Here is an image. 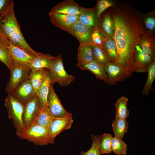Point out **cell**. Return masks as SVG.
<instances>
[{
    "label": "cell",
    "instance_id": "9a60e30c",
    "mask_svg": "<svg viewBox=\"0 0 155 155\" xmlns=\"http://www.w3.org/2000/svg\"><path fill=\"white\" fill-rule=\"evenodd\" d=\"M82 7L73 0H65L55 6L50 12L68 15H79Z\"/></svg>",
    "mask_w": 155,
    "mask_h": 155
},
{
    "label": "cell",
    "instance_id": "d590c367",
    "mask_svg": "<svg viewBox=\"0 0 155 155\" xmlns=\"http://www.w3.org/2000/svg\"><path fill=\"white\" fill-rule=\"evenodd\" d=\"M96 7V13L98 18L100 19L101 13L106 9L113 5V1L108 0H100L98 1Z\"/></svg>",
    "mask_w": 155,
    "mask_h": 155
},
{
    "label": "cell",
    "instance_id": "7402d4cb",
    "mask_svg": "<svg viewBox=\"0 0 155 155\" xmlns=\"http://www.w3.org/2000/svg\"><path fill=\"white\" fill-rule=\"evenodd\" d=\"M51 84L49 71L44 82L36 92L39 100L40 109L47 104L48 97Z\"/></svg>",
    "mask_w": 155,
    "mask_h": 155
},
{
    "label": "cell",
    "instance_id": "8992f818",
    "mask_svg": "<svg viewBox=\"0 0 155 155\" xmlns=\"http://www.w3.org/2000/svg\"><path fill=\"white\" fill-rule=\"evenodd\" d=\"M7 47L14 66L29 69L30 64L35 56L27 53L9 41Z\"/></svg>",
    "mask_w": 155,
    "mask_h": 155
},
{
    "label": "cell",
    "instance_id": "484cf974",
    "mask_svg": "<svg viewBox=\"0 0 155 155\" xmlns=\"http://www.w3.org/2000/svg\"><path fill=\"white\" fill-rule=\"evenodd\" d=\"M127 98L122 96L117 100L115 104L116 112L115 119H126L129 115V112L127 107Z\"/></svg>",
    "mask_w": 155,
    "mask_h": 155
},
{
    "label": "cell",
    "instance_id": "e575fe53",
    "mask_svg": "<svg viewBox=\"0 0 155 155\" xmlns=\"http://www.w3.org/2000/svg\"><path fill=\"white\" fill-rule=\"evenodd\" d=\"M106 37L99 28L95 29L92 35V44L102 48V44Z\"/></svg>",
    "mask_w": 155,
    "mask_h": 155
},
{
    "label": "cell",
    "instance_id": "6da1fadb",
    "mask_svg": "<svg viewBox=\"0 0 155 155\" xmlns=\"http://www.w3.org/2000/svg\"><path fill=\"white\" fill-rule=\"evenodd\" d=\"M112 18L116 47V63L131 76L135 71L134 56L136 46L147 33L138 16L126 8L113 10Z\"/></svg>",
    "mask_w": 155,
    "mask_h": 155
},
{
    "label": "cell",
    "instance_id": "d6986e66",
    "mask_svg": "<svg viewBox=\"0 0 155 155\" xmlns=\"http://www.w3.org/2000/svg\"><path fill=\"white\" fill-rule=\"evenodd\" d=\"M78 67L82 70L90 71L98 79L105 82L107 84L108 83V76L104 67L96 62L93 61Z\"/></svg>",
    "mask_w": 155,
    "mask_h": 155
},
{
    "label": "cell",
    "instance_id": "f546056e",
    "mask_svg": "<svg viewBox=\"0 0 155 155\" xmlns=\"http://www.w3.org/2000/svg\"><path fill=\"white\" fill-rule=\"evenodd\" d=\"M102 48L106 52L112 62L116 63V47L114 39L107 36L102 44Z\"/></svg>",
    "mask_w": 155,
    "mask_h": 155
},
{
    "label": "cell",
    "instance_id": "cb8c5ba5",
    "mask_svg": "<svg viewBox=\"0 0 155 155\" xmlns=\"http://www.w3.org/2000/svg\"><path fill=\"white\" fill-rule=\"evenodd\" d=\"M142 50L155 60V40L147 34L142 38L139 45Z\"/></svg>",
    "mask_w": 155,
    "mask_h": 155
},
{
    "label": "cell",
    "instance_id": "d4e9b609",
    "mask_svg": "<svg viewBox=\"0 0 155 155\" xmlns=\"http://www.w3.org/2000/svg\"><path fill=\"white\" fill-rule=\"evenodd\" d=\"M93 61L98 63L104 68L108 63L112 62L101 47L94 44H91Z\"/></svg>",
    "mask_w": 155,
    "mask_h": 155
},
{
    "label": "cell",
    "instance_id": "277c9868",
    "mask_svg": "<svg viewBox=\"0 0 155 155\" xmlns=\"http://www.w3.org/2000/svg\"><path fill=\"white\" fill-rule=\"evenodd\" d=\"M18 137L37 146L47 145L54 143L50 138L48 127L34 124L26 129Z\"/></svg>",
    "mask_w": 155,
    "mask_h": 155
},
{
    "label": "cell",
    "instance_id": "83f0119b",
    "mask_svg": "<svg viewBox=\"0 0 155 155\" xmlns=\"http://www.w3.org/2000/svg\"><path fill=\"white\" fill-rule=\"evenodd\" d=\"M98 28L106 36L114 39V27L112 17L108 13L104 18Z\"/></svg>",
    "mask_w": 155,
    "mask_h": 155
},
{
    "label": "cell",
    "instance_id": "603a6c76",
    "mask_svg": "<svg viewBox=\"0 0 155 155\" xmlns=\"http://www.w3.org/2000/svg\"><path fill=\"white\" fill-rule=\"evenodd\" d=\"M53 118L49 111L47 104L40 109L32 124L48 128Z\"/></svg>",
    "mask_w": 155,
    "mask_h": 155
},
{
    "label": "cell",
    "instance_id": "e0dca14e",
    "mask_svg": "<svg viewBox=\"0 0 155 155\" xmlns=\"http://www.w3.org/2000/svg\"><path fill=\"white\" fill-rule=\"evenodd\" d=\"M154 60L150 55L142 50L139 45L136 46L134 56L135 72H146L147 67Z\"/></svg>",
    "mask_w": 155,
    "mask_h": 155
},
{
    "label": "cell",
    "instance_id": "836d02e7",
    "mask_svg": "<svg viewBox=\"0 0 155 155\" xmlns=\"http://www.w3.org/2000/svg\"><path fill=\"white\" fill-rule=\"evenodd\" d=\"M101 135H91L92 143L90 148L86 152L82 151L80 155H100L99 144Z\"/></svg>",
    "mask_w": 155,
    "mask_h": 155
},
{
    "label": "cell",
    "instance_id": "2e32d148",
    "mask_svg": "<svg viewBox=\"0 0 155 155\" xmlns=\"http://www.w3.org/2000/svg\"><path fill=\"white\" fill-rule=\"evenodd\" d=\"M97 15L96 7L91 8L81 7L78 21L86 26L94 29L99 28L100 22Z\"/></svg>",
    "mask_w": 155,
    "mask_h": 155
},
{
    "label": "cell",
    "instance_id": "7a4b0ae2",
    "mask_svg": "<svg viewBox=\"0 0 155 155\" xmlns=\"http://www.w3.org/2000/svg\"><path fill=\"white\" fill-rule=\"evenodd\" d=\"M12 5L0 18V29L8 41L27 53L36 56L39 53L29 46L21 32L20 26L14 14Z\"/></svg>",
    "mask_w": 155,
    "mask_h": 155
},
{
    "label": "cell",
    "instance_id": "74e56055",
    "mask_svg": "<svg viewBox=\"0 0 155 155\" xmlns=\"http://www.w3.org/2000/svg\"><path fill=\"white\" fill-rule=\"evenodd\" d=\"M144 23L147 28L152 31L154 28L155 26V19L154 18L150 16L146 18L145 20Z\"/></svg>",
    "mask_w": 155,
    "mask_h": 155
},
{
    "label": "cell",
    "instance_id": "ac0fdd59",
    "mask_svg": "<svg viewBox=\"0 0 155 155\" xmlns=\"http://www.w3.org/2000/svg\"><path fill=\"white\" fill-rule=\"evenodd\" d=\"M56 57L49 54L41 53L40 55L34 56L29 68L31 70L44 69H49L52 63Z\"/></svg>",
    "mask_w": 155,
    "mask_h": 155
},
{
    "label": "cell",
    "instance_id": "f1b7e54d",
    "mask_svg": "<svg viewBox=\"0 0 155 155\" xmlns=\"http://www.w3.org/2000/svg\"><path fill=\"white\" fill-rule=\"evenodd\" d=\"M148 77L142 91V94L147 96L152 89V84L155 79V60H154L147 69Z\"/></svg>",
    "mask_w": 155,
    "mask_h": 155
},
{
    "label": "cell",
    "instance_id": "8fae6325",
    "mask_svg": "<svg viewBox=\"0 0 155 155\" xmlns=\"http://www.w3.org/2000/svg\"><path fill=\"white\" fill-rule=\"evenodd\" d=\"M94 30L78 21L71 27V34L78 39L80 45L91 44H92V35Z\"/></svg>",
    "mask_w": 155,
    "mask_h": 155
},
{
    "label": "cell",
    "instance_id": "f35d334b",
    "mask_svg": "<svg viewBox=\"0 0 155 155\" xmlns=\"http://www.w3.org/2000/svg\"><path fill=\"white\" fill-rule=\"evenodd\" d=\"M9 41L0 29V44L7 45Z\"/></svg>",
    "mask_w": 155,
    "mask_h": 155
},
{
    "label": "cell",
    "instance_id": "3957f363",
    "mask_svg": "<svg viewBox=\"0 0 155 155\" xmlns=\"http://www.w3.org/2000/svg\"><path fill=\"white\" fill-rule=\"evenodd\" d=\"M4 105L8 118L11 120L16 135L19 137L25 130L23 121L24 106L9 94L5 100Z\"/></svg>",
    "mask_w": 155,
    "mask_h": 155
},
{
    "label": "cell",
    "instance_id": "4fadbf2b",
    "mask_svg": "<svg viewBox=\"0 0 155 155\" xmlns=\"http://www.w3.org/2000/svg\"><path fill=\"white\" fill-rule=\"evenodd\" d=\"M40 109L39 100L36 95L24 105L23 121L25 129L32 124Z\"/></svg>",
    "mask_w": 155,
    "mask_h": 155
},
{
    "label": "cell",
    "instance_id": "9c48e42d",
    "mask_svg": "<svg viewBox=\"0 0 155 155\" xmlns=\"http://www.w3.org/2000/svg\"><path fill=\"white\" fill-rule=\"evenodd\" d=\"M108 76L107 84L110 86L117 85L118 81H122L131 76L115 63L110 62L104 67Z\"/></svg>",
    "mask_w": 155,
    "mask_h": 155
},
{
    "label": "cell",
    "instance_id": "ffe728a7",
    "mask_svg": "<svg viewBox=\"0 0 155 155\" xmlns=\"http://www.w3.org/2000/svg\"><path fill=\"white\" fill-rule=\"evenodd\" d=\"M49 70L46 69L31 70L28 78L35 93L38 90L46 78Z\"/></svg>",
    "mask_w": 155,
    "mask_h": 155
},
{
    "label": "cell",
    "instance_id": "5bb4252c",
    "mask_svg": "<svg viewBox=\"0 0 155 155\" xmlns=\"http://www.w3.org/2000/svg\"><path fill=\"white\" fill-rule=\"evenodd\" d=\"M73 122L72 116L61 118L53 117L48 127L51 139L54 142L55 138L58 135L71 128Z\"/></svg>",
    "mask_w": 155,
    "mask_h": 155
},
{
    "label": "cell",
    "instance_id": "d6a6232c",
    "mask_svg": "<svg viewBox=\"0 0 155 155\" xmlns=\"http://www.w3.org/2000/svg\"><path fill=\"white\" fill-rule=\"evenodd\" d=\"M0 61L6 65L10 70L14 66L7 45L0 44Z\"/></svg>",
    "mask_w": 155,
    "mask_h": 155
},
{
    "label": "cell",
    "instance_id": "ba28073f",
    "mask_svg": "<svg viewBox=\"0 0 155 155\" xmlns=\"http://www.w3.org/2000/svg\"><path fill=\"white\" fill-rule=\"evenodd\" d=\"M51 84L48 96L47 105L49 111L54 118H61L72 116L70 113L67 111L54 91Z\"/></svg>",
    "mask_w": 155,
    "mask_h": 155
},
{
    "label": "cell",
    "instance_id": "1f68e13d",
    "mask_svg": "<svg viewBox=\"0 0 155 155\" xmlns=\"http://www.w3.org/2000/svg\"><path fill=\"white\" fill-rule=\"evenodd\" d=\"M112 151L118 155H126L127 150V145L122 140L115 137H113L111 142Z\"/></svg>",
    "mask_w": 155,
    "mask_h": 155
},
{
    "label": "cell",
    "instance_id": "5b68a950",
    "mask_svg": "<svg viewBox=\"0 0 155 155\" xmlns=\"http://www.w3.org/2000/svg\"><path fill=\"white\" fill-rule=\"evenodd\" d=\"M49 70L53 85L57 83L61 86H66L70 84L75 78V76L68 74L65 71L61 54L56 56Z\"/></svg>",
    "mask_w": 155,
    "mask_h": 155
},
{
    "label": "cell",
    "instance_id": "7c38bea8",
    "mask_svg": "<svg viewBox=\"0 0 155 155\" xmlns=\"http://www.w3.org/2000/svg\"><path fill=\"white\" fill-rule=\"evenodd\" d=\"M49 15L50 20L53 25L70 34L71 27L78 21L79 15H68L50 12Z\"/></svg>",
    "mask_w": 155,
    "mask_h": 155
},
{
    "label": "cell",
    "instance_id": "30bf717a",
    "mask_svg": "<svg viewBox=\"0 0 155 155\" xmlns=\"http://www.w3.org/2000/svg\"><path fill=\"white\" fill-rule=\"evenodd\" d=\"M10 94L24 106L36 95L29 79L22 83Z\"/></svg>",
    "mask_w": 155,
    "mask_h": 155
},
{
    "label": "cell",
    "instance_id": "8d00e7d4",
    "mask_svg": "<svg viewBox=\"0 0 155 155\" xmlns=\"http://www.w3.org/2000/svg\"><path fill=\"white\" fill-rule=\"evenodd\" d=\"M13 4L12 0H0V18Z\"/></svg>",
    "mask_w": 155,
    "mask_h": 155
},
{
    "label": "cell",
    "instance_id": "52a82bcc",
    "mask_svg": "<svg viewBox=\"0 0 155 155\" xmlns=\"http://www.w3.org/2000/svg\"><path fill=\"white\" fill-rule=\"evenodd\" d=\"M11 74L6 91L11 94L22 83L28 79L30 70L28 68L14 66L10 70Z\"/></svg>",
    "mask_w": 155,
    "mask_h": 155
},
{
    "label": "cell",
    "instance_id": "44dd1931",
    "mask_svg": "<svg viewBox=\"0 0 155 155\" xmlns=\"http://www.w3.org/2000/svg\"><path fill=\"white\" fill-rule=\"evenodd\" d=\"M77 67L93 61L91 44L80 45L78 50Z\"/></svg>",
    "mask_w": 155,
    "mask_h": 155
},
{
    "label": "cell",
    "instance_id": "4316f807",
    "mask_svg": "<svg viewBox=\"0 0 155 155\" xmlns=\"http://www.w3.org/2000/svg\"><path fill=\"white\" fill-rule=\"evenodd\" d=\"M112 126L115 137L122 140L127 131L129 124L126 119H115L113 122Z\"/></svg>",
    "mask_w": 155,
    "mask_h": 155
},
{
    "label": "cell",
    "instance_id": "4dcf8cb0",
    "mask_svg": "<svg viewBox=\"0 0 155 155\" xmlns=\"http://www.w3.org/2000/svg\"><path fill=\"white\" fill-rule=\"evenodd\" d=\"M113 137L110 133H104L101 136L99 144L100 155L110 154L112 152L111 142Z\"/></svg>",
    "mask_w": 155,
    "mask_h": 155
}]
</instances>
